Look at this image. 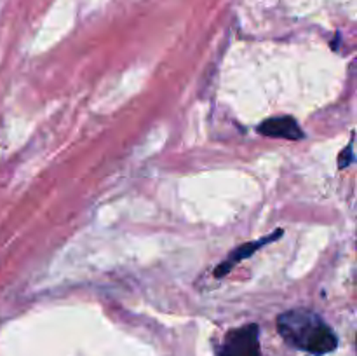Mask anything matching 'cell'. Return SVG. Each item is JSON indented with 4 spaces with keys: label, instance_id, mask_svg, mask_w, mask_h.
<instances>
[{
    "label": "cell",
    "instance_id": "5",
    "mask_svg": "<svg viewBox=\"0 0 357 356\" xmlns=\"http://www.w3.org/2000/svg\"><path fill=\"white\" fill-rule=\"evenodd\" d=\"M354 152H352V142L349 143V147L347 149L344 150V152L340 154V157H338V166L340 168H347V166H351L352 163H354Z\"/></svg>",
    "mask_w": 357,
    "mask_h": 356
},
{
    "label": "cell",
    "instance_id": "4",
    "mask_svg": "<svg viewBox=\"0 0 357 356\" xmlns=\"http://www.w3.org/2000/svg\"><path fill=\"white\" fill-rule=\"evenodd\" d=\"M281 234H282V230H275V232H272L271 236H265V237H261V239L251 241V243H246V244H241L239 248H236V250H234V253H230V257L227 258V260H223L222 264L215 269V276L216 278H223V276H225L227 272H230V269L236 267V265L239 264L243 258L251 257V255H253L257 250H260L264 244L279 239V237H281Z\"/></svg>",
    "mask_w": 357,
    "mask_h": 356
},
{
    "label": "cell",
    "instance_id": "1",
    "mask_svg": "<svg viewBox=\"0 0 357 356\" xmlns=\"http://www.w3.org/2000/svg\"><path fill=\"white\" fill-rule=\"evenodd\" d=\"M278 330L291 348L323 356L335 351L338 339L330 325L309 309H291L278 318Z\"/></svg>",
    "mask_w": 357,
    "mask_h": 356
},
{
    "label": "cell",
    "instance_id": "3",
    "mask_svg": "<svg viewBox=\"0 0 357 356\" xmlns=\"http://www.w3.org/2000/svg\"><path fill=\"white\" fill-rule=\"evenodd\" d=\"M258 133L271 138H286V140H302L305 136L303 129L300 128L296 119L291 115H279L271 117L258 126Z\"/></svg>",
    "mask_w": 357,
    "mask_h": 356
},
{
    "label": "cell",
    "instance_id": "2",
    "mask_svg": "<svg viewBox=\"0 0 357 356\" xmlns=\"http://www.w3.org/2000/svg\"><path fill=\"white\" fill-rule=\"evenodd\" d=\"M220 356H261L260 330L255 323L230 330L220 349Z\"/></svg>",
    "mask_w": 357,
    "mask_h": 356
}]
</instances>
